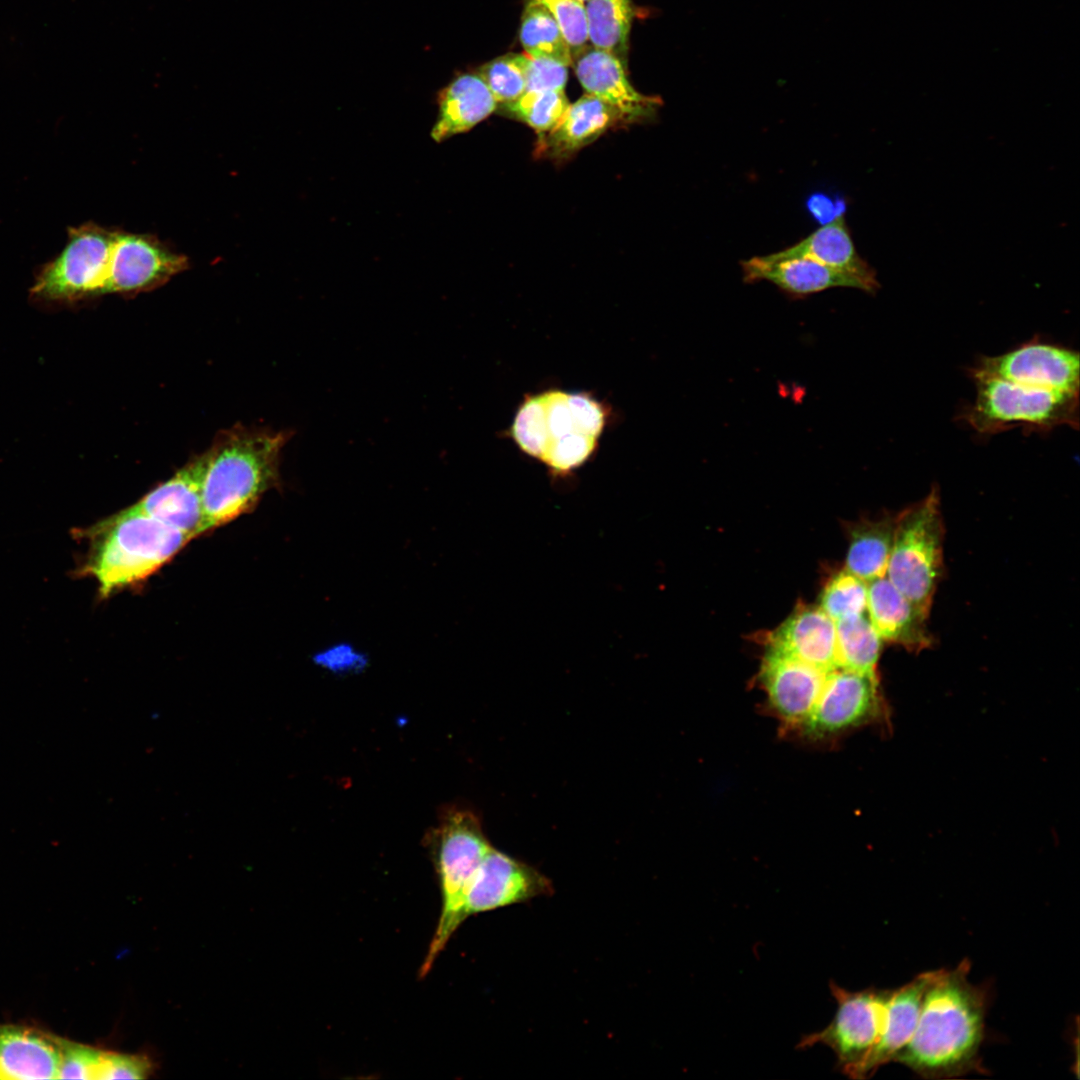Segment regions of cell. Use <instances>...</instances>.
I'll return each instance as SVG.
<instances>
[{
	"instance_id": "cell-34",
	"label": "cell",
	"mask_w": 1080,
	"mask_h": 1080,
	"mask_svg": "<svg viewBox=\"0 0 1080 1080\" xmlns=\"http://www.w3.org/2000/svg\"><path fill=\"white\" fill-rule=\"evenodd\" d=\"M526 91L564 90L568 70L566 65L547 58L522 54Z\"/></svg>"
},
{
	"instance_id": "cell-9",
	"label": "cell",
	"mask_w": 1080,
	"mask_h": 1080,
	"mask_svg": "<svg viewBox=\"0 0 1080 1080\" xmlns=\"http://www.w3.org/2000/svg\"><path fill=\"white\" fill-rule=\"evenodd\" d=\"M115 236L95 224L71 229L64 249L42 270L32 294L46 300L103 294Z\"/></svg>"
},
{
	"instance_id": "cell-23",
	"label": "cell",
	"mask_w": 1080,
	"mask_h": 1080,
	"mask_svg": "<svg viewBox=\"0 0 1080 1080\" xmlns=\"http://www.w3.org/2000/svg\"><path fill=\"white\" fill-rule=\"evenodd\" d=\"M931 973L932 971L921 973L908 983L891 989L885 1027L877 1046L863 1067L861 1079L871 1077L881 1066L895 1061L910 1041Z\"/></svg>"
},
{
	"instance_id": "cell-19",
	"label": "cell",
	"mask_w": 1080,
	"mask_h": 1080,
	"mask_svg": "<svg viewBox=\"0 0 1080 1080\" xmlns=\"http://www.w3.org/2000/svg\"><path fill=\"white\" fill-rule=\"evenodd\" d=\"M741 267L745 282L768 281L796 297L837 287L862 290L854 278L806 257L755 256L742 261Z\"/></svg>"
},
{
	"instance_id": "cell-6",
	"label": "cell",
	"mask_w": 1080,
	"mask_h": 1080,
	"mask_svg": "<svg viewBox=\"0 0 1080 1080\" xmlns=\"http://www.w3.org/2000/svg\"><path fill=\"white\" fill-rule=\"evenodd\" d=\"M943 540L937 488L896 515L886 577L926 616L943 573Z\"/></svg>"
},
{
	"instance_id": "cell-7",
	"label": "cell",
	"mask_w": 1080,
	"mask_h": 1080,
	"mask_svg": "<svg viewBox=\"0 0 1080 1080\" xmlns=\"http://www.w3.org/2000/svg\"><path fill=\"white\" fill-rule=\"evenodd\" d=\"M976 397L961 418L981 434L1015 426L1051 430L1079 424V394L1022 385L1000 378L971 376Z\"/></svg>"
},
{
	"instance_id": "cell-15",
	"label": "cell",
	"mask_w": 1080,
	"mask_h": 1080,
	"mask_svg": "<svg viewBox=\"0 0 1080 1080\" xmlns=\"http://www.w3.org/2000/svg\"><path fill=\"white\" fill-rule=\"evenodd\" d=\"M203 466L202 454L128 508L192 538L205 533L201 494Z\"/></svg>"
},
{
	"instance_id": "cell-28",
	"label": "cell",
	"mask_w": 1080,
	"mask_h": 1080,
	"mask_svg": "<svg viewBox=\"0 0 1080 1080\" xmlns=\"http://www.w3.org/2000/svg\"><path fill=\"white\" fill-rule=\"evenodd\" d=\"M520 42L526 54L547 58L569 66L570 47L555 19L540 4L529 0L521 18Z\"/></svg>"
},
{
	"instance_id": "cell-33",
	"label": "cell",
	"mask_w": 1080,
	"mask_h": 1080,
	"mask_svg": "<svg viewBox=\"0 0 1080 1080\" xmlns=\"http://www.w3.org/2000/svg\"><path fill=\"white\" fill-rule=\"evenodd\" d=\"M57 1042L61 1056L58 1079H100L105 1050L58 1037Z\"/></svg>"
},
{
	"instance_id": "cell-5",
	"label": "cell",
	"mask_w": 1080,
	"mask_h": 1080,
	"mask_svg": "<svg viewBox=\"0 0 1080 1080\" xmlns=\"http://www.w3.org/2000/svg\"><path fill=\"white\" fill-rule=\"evenodd\" d=\"M435 865L442 908L419 976L425 977L452 935L463 923L461 910L466 889L491 845L478 817L463 808H451L435 832Z\"/></svg>"
},
{
	"instance_id": "cell-22",
	"label": "cell",
	"mask_w": 1080,
	"mask_h": 1080,
	"mask_svg": "<svg viewBox=\"0 0 1080 1080\" xmlns=\"http://www.w3.org/2000/svg\"><path fill=\"white\" fill-rule=\"evenodd\" d=\"M437 104L438 117L431 137L438 143L469 131L497 109L495 99L478 73L455 77L439 91Z\"/></svg>"
},
{
	"instance_id": "cell-2",
	"label": "cell",
	"mask_w": 1080,
	"mask_h": 1080,
	"mask_svg": "<svg viewBox=\"0 0 1080 1080\" xmlns=\"http://www.w3.org/2000/svg\"><path fill=\"white\" fill-rule=\"evenodd\" d=\"M289 432L242 427L226 431L203 454L201 481L205 531L249 511L279 483L280 453Z\"/></svg>"
},
{
	"instance_id": "cell-12",
	"label": "cell",
	"mask_w": 1080,
	"mask_h": 1080,
	"mask_svg": "<svg viewBox=\"0 0 1080 1080\" xmlns=\"http://www.w3.org/2000/svg\"><path fill=\"white\" fill-rule=\"evenodd\" d=\"M553 892L551 880L543 873L491 847L466 889L461 920Z\"/></svg>"
},
{
	"instance_id": "cell-38",
	"label": "cell",
	"mask_w": 1080,
	"mask_h": 1080,
	"mask_svg": "<svg viewBox=\"0 0 1080 1080\" xmlns=\"http://www.w3.org/2000/svg\"><path fill=\"white\" fill-rule=\"evenodd\" d=\"M578 1H580V2H582V3H585V2H586V1H588V0H578Z\"/></svg>"
},
{
	"instance_id": "cell-32",
	"label": "cell",
	"mask_w": 1080,
	"mask_h": 1080,
	"mask_svg": "<svg viewBox=\"0 0 1080 1080\" xmlns=\"http://www.w3.org/2000/svg\"><path fill=\"white\" fill-rule=\"evenodd\" d=\"M542 5L555 19L574 58L588 47L584 3L578 0H532Z\"/></svg>"
},
{
	"instance_id": "cell-8",
	"label": "cell",
	"mask_w": 1080,
	"mask_h": 1080,
	"mask_svg": "<svg viewBox=\"0 0 1080 1080\" xmlns=\"http://www.w3.org/2000/svg\"><path fill=\"white\" fill-rule=\"evenodd\" d=\"M829 987L837 1003L832 1021L823 1030L803 1036L797 1048L823 1044L834 1052L840 1072L861 1079L883 1033L891 989L848 991L833 981Z\"/></svg>"
},
{
	"instance_id": "cell-36",
	"label": "cell",
	"mask_w": 1080,
	"mask_h": 1080,
	"mask_svg": "<svg viewBox=\"0 0 1080 1080\" xmlns=\"http://www.w3.org/2000/svg\"><path fill=\"white\" fill-rule=\"evenodd\" d=\"M807 209L822 225L843 215L845 204L842 200H834L825 193H814L806 202Z\"/></svg>"
},
{
	"instance_id": "cell-11",
	"label": "cell",
	"mask_w": 1080,
	"mask_h": 1080,
	"mask_svg": "<svg viewBox=\"0 0 1080 1080\" xmlns=\"http://www.w3.org/2000/svg\"><path fill=\"white\" fill-rule=\"evenodd\" d=\"M1079 362L1078 352L1036 338L1004 354L982 357L970 373L1079 394Z\"/></svg>"
},
{
	"instance_id": "cell-24",
	"label": "cell",
	"mask_w": 1080,
	"mask_h": 1080,
	"mask_svg": "<svg viewBox=\"0 0 1080 1080\" xmlns=\"http://www.w3.org/2000/svg\"><path fill=\"white\" fill-rule=\"evenodd\" d=\"M623 121L610 105L589 94L569 104L557 124L541 136L543 151L566 157L593 142L609 127Z\"/></svg>"
},
{
	"instance_id": "cell-35",
	"label": "cell",
	"mask_w": 1080,
	"mask_h": 1080,
	"mask_svg": "<svg viewBox=\"0 0 1080 1080\" xmlns=\"http://www.w3.org/2000/svg\"><path fill=\"white\" fill-rule=\"evenodd\" d=\"M154 1071L152 1059L143 1054L104 1051L100 1079H144Z\"/></svg>"
},
{
	"instance_id": "cell-37",
	"label": "cell",
	"mask_w": 1080,
	"mask_h": 1080,
	"mask_svg": "<svg viewBox=\"0 0 1080 1080\" xmlns=\"http://www.w3.org/2000/svg\"><path fill=\"white\" fill-rule=\"evenodd\" d=\"M359 659L357 655L351 653L346 649L340 651L327 652L324 656H321V663L327 664L331 668L346 669L351 666L350 663H354V660Z\"/></svg>"
},
{
	"instance_id": "cell-29",
	"label": "cell",
	"mask_w": 1080,
	"mask_h": 1080,
	"mask_svg": "<svg viewBox=\"0 0 1080 1080\" xmlns=\"http://www.w3.org/2000/svg\"><path fill=\"white\" fill-rule=\"evenodd\" d=\"M569 106L564 90L526 91L500 106L501 111L534 129L539 137L548 133Z\"/></svg>"
},
{
	"instance_id": "cell-17",
	"label": "cell",
	"mask_w": 1080,
	"mask_h": 1080,
	"mask_svg": "<svg viewBox=\"0 0 1080 1080\" xmlns=\"http://www.w3.org/2000/svg\"><path fill=\"white\" fill-rule=\"evenodd\" d=\"M868 619L882 641L909 651L931 646L933 639L923 614L889 580L881 577L867 582Z\"/></svg>"
},
{
	"instance_id": "cell-20",
	"label": "cell",
	"mask_w": 1080,
	"mask_h": 1080,
	"mask_svg": "<svg viewBox=\"0 0 1080 1080\" xmlns=\"http://www.w3.org/2000/svg\"><path fill=\"white\" fill-rule=\"evenodd\" d=\"M768 647L829 672L838 668L836 623L820 608H796L768 638Z\"/></svg>"
},
{
	"instance_id": "cell-27",
	"label": "cell",
	"mask_w": 1080,
	"mask_h": 1080,
	"mask_svg": "<svg viewBox=\"0 0 1080 1080\" xmlns=\"http://www.w3.org/2000/svg\"><path fill=\"white\" fill-rule=\"evenodd\" d=\"M882 640L864 614L836 622L838 668L877 675Z\"/></svg>"
},
{
	"instance_id": "cell-4",
	"label": "cell",
	"mask_w": 1080,
	"mask_h": 1080,
	"mask_svg": "<svg viewBox=\"0 0 1080 1080\" xmlns=\"http://www.w3.org/2000/svg\"><path fill=\"white\" fill-rule=\"evenodd\" d=\"M607 415L606 407L590 393L548 390L524 400L510 433L524 453L563 474L593 454Z\"/></svg>"
},
{
	"instance_id": "cell-16",
	"label": "cell",
	"mask_w": 1080,
	"mask_h": 1080,
	"mask_svg": "<svg viewBox=\"0 0 1080 1080\" xmlns=\"http://www.w3.org/2000/svg\"><path fill=\"white\" fill-rule=\"evenodd\" d=\"M574 58L575 74L586 94L610 105L623 121L649 117L662 104L659 97L643 95L630 84L615 55L591 46Z\"/></svg>"
},
{
	"instance_id": "cell-13",
	"label": "cell",
	"mask_w": 1080,
	"mask_h": 1080,
	"mask_svg": "<svg viewBox=\"0 0 1080 1080\" xmlns=\"http://www.w3.org/2000/svg\"><path fill=\"white\" fill-rule=\"evenodd\" d=\"M188 266L187 258L151 235L116 232L104 293L157 288Z\"/></svg>"
},
{
	"instance_id": "cell-10",
	"label": "cell",
	"mask_w": 1080,
	"mask_h": 1080,
	"mask_svg": "<svg viewBox=\"0 0 1080 1080\" xmlns=\"http://www.w3.org/2000/svg\"><path fill=\"white\" fill-rule=\"evenodd\" d=\"M881 708L877 675L836 668L827 673L817 702L801 730L813 739L835 736L873 720Z\"/></svg>"
},
{
	"instance_id": "cell-21",
	"label": "cell",
	"mask_w": 1080,
	"mask_h": 1080,
	"mask_svg": "<svg viewBox=\"0 0 1080 1080\" xmlns=\"http://www.w3.org/2000/svg\"><path fill=\"white\" fill-rule=\"evenodd\" d=\"M60 1060L57 1037L0 1024V1079H58Z\"/></svg>"
},
{
	"instance_id": "cell-26",
	"label": "cell",
	"mask_w": 1080,
	"mask_h": 1080,
	"mask_svg": "<svg viewBox=\"0 0 1080 1080\" xmlns=\"http://www.w3.org/2000/svg\"><path fill=\"white\" fill-rule=\"evenodd\" d=\"M584 7L590 45L624 62L633 20L631 0H588Z\"/></svg>"
},
{
	"instance_id": "cell-18",
	"label": "cell",
	"mask_w": 1080,
	"mask_h": 1080,
	"mask_svg": "<svg viewBox=\"0 0 1080 1080\" xmlns=\"http://www.w3.org/2000/svg\"><path fill=\"white\" fill-rule=\"evenodd\" d=\"M768 256L774 259L810 258L854 278L864 292L875 293L880 287L875 271L855 247L844 214L822 225L796 244Z\"/></svg>"
},
{
	"instance_id": "cell-3",
	"label": "cell",
	"mask_w": 1080,
	"mask_h": 1080,
	"mask_svg": "<svg viewBox=\"0 0 1080 1080\" xmlns=\"http://www.w3.org/2000/svg\"><path fill=\"white\" fill-rule=\"evenodd\" d=\"M75 533L86 543L77 573L94 578L103 598L144 580L192 539L129 508Z\"/></svg>"
},
{
	"instance_id": "cell-30",
	"label": "cell",
	"mask_w": 1080,
	"mask_h": 1080,
	"mask_svg": "<svg viewBox=\"0 0 1080 1080\" xmlns=\"http://www.w3.org/2000/svg\"><path fill=\"white\" fill-rule=\"evenodd\" d=\"M867 604V582L847 570L833 576L825 585L820 608L836 623L863 615Z\"/></svg>"
},
{
	"instance_id": "cell-14",
	"label": "cell",
	"mask_w": 1080,
	"mask_h": 1080,
	"mask_svg": "<svg viewBox=\"0 0 1080 1080\" xmlns=\"http://www.w3.org/2000/svg\"><path fill=\"white\" fill-rule=\"evenodd\" d=\"M828 672L768 647L760 680L768 702L787 725L801 729L812 712Z\"/></svg>"
},
{
	"instance_id": "cell-31",
	"label": "cell",
	"mask_w": 1080,
	"mask_h": 1080,
	"mask_svg": "<svg viewBox=\"0 0 1080 1080\" xmlns=\"http://www.w3.org/2000/svg\"><path fill=\"white\" fill-rule=\"evenodd\" d=\"M488 86L497 107L524 94L526 89L522 54H506L485 63L477 72Z\"/></svg>"
},
{
	"instance_id": "cell-25",
	"label": "cell",
	"mask_w": 1080,
	"mask_h": 1080,
	"mask_svg": "<svg viewBox=\"0 0 1080 1080\" xmlns=\"http://www.w3.org/2000/svg\"><path fill=\"white\" fill-rule=\"evenodd\" d=\"M896 516L879 520H864L850 532L846 569L869 582L885 577L892 548Z\"/></svg>"
},
{
	"instance_id": "cell-1",
	"label": "cell",
	"mask_w": 1080,
	"mask_h": 1080,
	"mask_svg": "<svg viewBox=\"0 0 1080 1080\" xmlns=\"http://www.w3.org/2000/svg\"><path fill=\"white\" fill-rule=\"evenodd\" d=\"M970 961L934 970L925 989L914 1033L896 1058L923 1078L950 1079L983 1071L987 991L970 982Z\"/></svg>"
}]
</instances>
